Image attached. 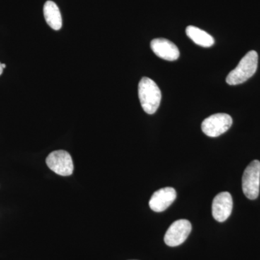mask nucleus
Listing matches in <instances>:
<instances>
[{"label": "nucleus", "instance_id": "9", "mask_svg": "<svg viewBox=\"0 0 260 260\" xmlns=\"http://www.w3.org/2000/svg\"><path fill=\"white\" fill-rule=\"evenodd\" d=\"M150 47L155 55L168 61H175L180 55L179 49L174 43L166 39H155Z\"/></svg>", "mask_w": 260, "mask_h": 260}, {"label": "nucleus", "instance_id": "3", "mask_svg": "<svg viewBox=\"0 0 260 260\" xmlns=\"http://www.w3.org/2000/svg\"><path fill=\"white\" fill-rule=\"evenodd\" d=\"M260 162L251 161L246 168L242 177V189L244 194L249 200H255L259 194Z\"/></svg>", "mask_w": 260, "mask_h": 260}, {"label": "nucleus", "instance_id": "6", "mask_svg": "<svg viewBox=\"0 0 260 260\" xmlns=\"http://www.w3.org/2000/svg\"><path fill=\"white\" fill-rule=\"evenodd\" d=\"M191 231L189 220L180 219L176 220L170 225L164 237V242L169 246H177L185 242Z\"/></svg>", "mask_w": 260, "mask_h": 260}, {"label": "nucleus", "instance_id": "13", "mask_svg": "<svg viewBox=\"0 0 260 260\" xmlns=\"http://www.w3.org/2000/svg\"><path fill=\"white\" fill-rule=\"evenodd\" d=\"M2 68H3V69H4V68H6V65H5V64H2Z\"/></svg>", "mask_w": 260, "mask_h": 260}, {"label": "nucleus", "instance_id": "1", "mask_svg": "<svg viewBox=\"0 0 260 260\" xmlns=\"http://www.w3.org/2000/svg\"><path fill=\"white\" fill-rule=\"evenodd\" d=\"M138 95L142 108L148 114L158 110L161 101V92L157 84L150 78H142L138 85Z\"/></svg>", "mask_w": 260, "mask_h": 260}, {"label": "nucleus", "instance_id": "10", "mask_svg": "<svg viewBox=\"0 0 260 260\" xmlns=\"http://www.w3.org/2000/svg\"><path fill=\"white\" fill-rule=\"evenodd\" d=\"M44 18L48 25L55 30H60L62 26V18L60 10L52 1H47L44 6Z\"/></svg>", "mask_w": 260, "mask_h": 260}, {"label": "nucleus", "instance_id": "5", "mask_svg": "<svg viewBox=\"0 0 260 260\" xmlns=\"http://www.w3.org/2000/svg\"><path fill=\"white\" fill-rule=\"evenodd\" d=\"M48 167L58 175L68 177L74 171L73 159L69 153L59 150L51 152L46 160Z\"/></svg>", "mask_w": 260, "mask_h": 260}, {"label": "nucleus", "instance_id": "7", "mask_svg": "<svg viewBox=\"0 0 260 260\" xmlns=\"http://www.w3.org/2000/svg\"><path fill=\"white\" fill-rule=\"evenodd\" d=\"M232 209L233 199L230 193L223 191L215 197L212 205V213L217 221H225L232 214Z\"/></svg>", "mask_w": 260, "mask_h": 260}, {"label": "nucleus", "instance_id": "2", "mask_svg": "<svg viewBox=\"0 0 260 260\" xmlns=\"http://www.w3.org/2000/svg\"><path fill=\"white\" fill-rule=\"evenodd\" d=\"M257 65V53L253 50L249 51L241 59L237 68L228 75L226 83L230 85H239L244 83L255 74Z\"/></svg>", "mask_w": 260, "mask_h": 260}, {"label": "nucleus", "instance_id": "12", "mask_svg": "<svg viewBox=\"0 0 260 260\" xmlns=\"http://www.w3.org/2000/svg\"><path fill=\"white\" fill-rule=\"evenodd\" d=\"M3 72V68H2V63H0V75H2Z\"/></svg>", "mask_w": 260, "mask_h": 260}, {"label": "nucleus", "instance_id": "4", "mask_svg": "<svg viewBox=\"0 0 260 260\" xmlns=\"http://www.w3.org/2000/svg\"><path fill=\"white\" fill-rule=\"evenodd\" d=\"M233 124L232 116L227 114H215L202 123V130L207 136L217 138L230 129Z\"/></svg>", "mask_w": 260, "mask_h": 260}, {"label": "nucleus", "instance_id": "11", "mask_svg": "<svg viewBox=\"0 0 260 260\" xmlns=\"http://www.w3.org/2000/svg\"><path fill=\"white\" fill-rule=\"evenodd\" d=\"M186 34L191 40L200 47H210L215 44L213 37L205 30L193 25H189L186 28Z\"/></svg>", "mask_w": 260, "mask_h": 260}, {"label": "nucleus", "instance_id": "8", "mask_svg": "<svg viewBox=\"0 0 260 260\" xmlns=\"http://www.w3.org/2000/svg\"><path fill=\"white\" fill-rule=\"evenodd\" d=\"M177 198V191L172 187H165L155 191L152 195L149 206L156 213L164 211L174 203Z\"/></svg>", "mask_w": 260, "mask_h": 260}]
</instances>
